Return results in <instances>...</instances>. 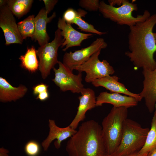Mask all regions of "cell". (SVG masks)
Here are the masks:
<instances>
[{
  "instance_id": "obj_31",
  "label": "cell",
  "mask_w": 156,
  "mask_h": 156,
  "mask_svg": "<svg viewBox=\"0 0 156 156\" xmlns=\"http://www.w3.org/2000/svg\"><path fill=\"white\" fill-rule=\"evenodd\" d=\"M9 151L8 150L3 147L0 148V156H9Z\"/></svg>"
},
{
  "instance_id": "obj_35",
  "label": "cell",
  "mask_w": 156,
  "mask_h": 156,
  "mask_svg": "<svg viewBox=\"0 0 156 156\" xmlns=\"http://www.w3.org/2000/svg\"><path fill=\"white\" fill-rule=\"evenodd\" d=\"M154 114L155 115V118H156V106L155 108V112H154Z\"/></svg>"
},
{
  "instance_id": "obj_17",
  "label": "cell",
  "mask_w": 156,
  "mask_h": 156,
  "mask_svg": "<svg viewBox=\"0 0 156 156\" xmlns=\"http://www.w3.org/2000/svg\"><path fill=\"white\" fill-rule=\"evenodd\" d=\"M48 14L45 8H43L34 18L35 30L32 40L37 41L40 46L48 42L50 37L47 32V25L56 16L55 12L49 17Z\"/></svg>"
},
{
  "instance_id": "obj_15",
  "label": "cell",
  "mask_w": 156,
  "mask_h": 156,
  "mask_svg": "<svg viewBox=\"0 0 156 156\" xmlns=\"http://www.w3.org/2000/svg\"><path fill=\"white\" fill-rule=\"evenodd\" d=\"M138 101L135 98L120 94L101 92L96 97V107L101 106L104 103L112 105L115 107H125L127 108L137 106Z\"/></svg>"
},
{
  "instance_id": "obj_24",
  "label": "cell",
  "mask_w": 156,
  "mask_h": 156,
  "mask_svg": "<svg viewBox=\"0 0 156 156\" xmlns=\"http://www.w3.org/2000/svg\"><path fill=\"white\" fill-rule=\"evenodd\" d=\"M24 151L28 156H38L40 153L41 146L37 141L31 140L25 144Z\"/></svg>"
},
{
  "instance_id": "obj_2",
  "label": "cell",
  "mask_w": 156,
  "mask_h": 156,
  "mask_svg": "<svg viewBox=\"0 0 156 156\" xmlns=\"http://www.w3.org/2000/svg\"><path fill=\"white\" fill-rule=\"evenodd\" d=\"M66 151L69 156H104L101 127L94 120L83 122L67 142Z\"/></svg>"
},
{
  "instance_id": "obj_9",
  "label": "cell",
  "mask_w": 156,
  "mask_h": 156,
  "mask_svg": "<svg viewBox=\"0 0 156 156\" xmlns=\"http://www.w3.org/2000/svg\"><path fill=\"white\" fill-rule=\"evenodd\" d=\"M107 46L103 38H98L86 47L73 52H66L63 56V63L73 71L75 67L83 64L96 52L105 49Z\"/></svg>"
},
{
  "instance_id": "obj_8",
  "label": "cell",
  "mask_w": 156,
  "mask_h": 156,
  "mask_svg": "<svg viewBox=\"0 0 156 156\" xmlns=\"http://www.w3.org/2000/svg\"><path fill=\"white\" fill-rule=\"evenodd\" d=\"M59 67L54 68L55 77L52 79L60 90L63 92L70 91L74 93H81L84 88L82 83V72L74 74L73 70L59 61Z\"/></svg>"
},
{
  "instance_id": "obj_18",
  "label": "cell",
  "mask_w": 156,
  "mask_h": 156,
  "mask_svg": "<svg viewBox=\"0 0 156 156\" xmlns=\"http://www.w3.org/2000/svg\"><path fill=\"white\" fill-rule=\"evenodd\" d=\"M28 89L23 85L12 86L5 78L0 77V101L2 102L16 101L23 97Z\"/></svg>"
},
{
  "instance_id": "obj_30",
  "label": "cell",
  "mask_w": 156,
  "mask_h": 156,
  "mask_svg": "<svg viewBox=\"0 0 156 156\" xmlns=\"http://www.w3.org/2000/svg\"><path fill=\"white\" fill-rule=\"evenodd\" d=\"M123 0H109L108 2L109 5H110L114 6L117 5L119 6H121Z\"/></svg>"
},
{
  "instance_id": "obj_6",
  "label": "cell",
  "mask_w": 156,
  "mask_h": 156,
  "mask_svg": "<svg viewBox=\"0 0 156 156\" xmlns=\"http://www.w3.org/2000/svg\"><path fill=\"white\" fill-rule=\"evenodd\" d=\"M64 39L61 34V30L57 29L55 31L54 38L51 42L39 47L36 50L39 59V70L42 78L45 79L50 74L56 64H58V51Z\"/></svg>"
},
{
  "instance_id": "obj_36",
  "label": "cell",
  "mask_w": 156,
  "mask_h": 156,
  "mask_svg": "<svg viewBox=\"0 0 156 156\" xmlns=\"http://www.w3.org/2000/svg\"><path fill=\"white\" fill-rule=\"evenodd\" d=\"M154 36L155 38V41L156 42V33H154Z\"/></svg>"
},
{
  "instance_id": "obj_33",
  "label": "cell",
  "mask_w": 156,
  "mask_h": 156,
  "mask_svg": "<svg viewBox=\"0 0 156 156\" xmlns=\"http://www.w3.org/2000/svg\"><path fill=\"white\" fill-rule=\"evenodd\" d=\"M146 156H156V147L150 152Z\"/></svg>"
},
{
  "instance_id": "obj_32",
  "label": "cell",
  "mask_w": 156,
  "mask_h": 156,
  "mask_svg": "<svg viewBox=\"0 0 156 156\" xmlns=\"http://www.w3.org/2000/svg\"><path fill=\"white\" fill-rule=\"evenodd\" d=\"M104 156H114L112 155H108L107 153ZM125 156H146L140 154L138 152Z\"/></svg>"
},
{
  "instance_id": "obj_37",
  "label": "cell",
  "mask_w": 156,
  "mask_h": 156,
  "mask_svg": "<svg viewBox=\"0 0 156 156\" xmlns=\"http://www.w3.org/2000/svg\"></svg>"
},
{
  "instance_id": "obj_21",
  "label": "cell",
  "mask_w": 156,
  "mask_h": 156,
  "mask_svg": "<svg viewBox=\"0 0 156 156\" xmlns=\"http://www.w3.org/2000/svg\"><path fill=\"white\" fill-rule=\"evenodd\" d=\"M156 147V120L154 114L151 126L147 134L145 143L138 153L140 155L147 156L148 153Z\"/></svg>"
},
{
  "instance_id": "obj_19",
  "label": "cell",
  "mask_w": 156,
  "mask_h": 156,
  "mask_svg": "<svg viewBox=\"0 0 156 156\" xmlns=\"http://www.w3.org/2000/svg\"><path fill=\"white\" fill-rule=\"evenodd\" d=\"M37 55L36 50L34 46L27 48L25 54L19 58L21 61V66L31 73L35 72L39 67V61Z\"/></svg>"
},
{
  "instance_id": "obj_26",
  "label": "cell",
  "mask_w": 156,
  "mask_h": 156,
  "mask_svg": "<svg viewBox=\"0 0 156 156\" xmlns=\"http://www.w3.org/2000/svg\"><path fill=\"white\" fill-rule=\"evenodd\" d=\"M77 15V10L71 8H68L64 13L62 18L67 23L71 25Z\"/></svg>"
},
{
  "instance_id": "obj_1",
  "label": "cell",
  "mask_w": 156,
  "mask_h": 156,
  "mask_svg": "<svg viewBox=\"0 0 156 156\" xmlns=\"http://www.w3.org/2000/svg\"><path fill=\"white\" fill-rule=\"evenodd\" d=\"M156 25V13L145 21L129 27V51L125 54L137 68L153 70L156 68L154 58L156 42L153 32Z\"/></svg>"
},
{
  "instance_id": "obj_13",
  "label": "cell",
  "mask_w": 156,
  "mask_h": 156,
  "mask_svg": "<svg viewBox=\"0 0 156 156\" xmlns=\"http://www.w3.org/2000/svg\"><path fill=\"white\" fill-rule=\"evenodd\" d=\"M78 97L79 103L76 114L69 126L76 129L79 123L84 120L88 111L96 107V97L94 91L89 88H84Z\"/></svg>"
},
{
  "instance_id": "obj_10",
  "label": "cell",
  "mask_w": 156,
  "mask_h": 156,
  "mask_svg": "<svg viewBox=\"0 0 156 156\" xmlns=\"http://www.w3.org/2000/svg\"><path fill=\"white\" fill-rule=\"evenodd\" d=\"M0 27L4 33L6 45L22 44L23 39L14 15L7 5L0 8Z\"/></svg>"
},
{
  "instance_id": "obj_27",
  "label": "cell",
  "mask_w": 156,
  "mask_h": 156,
  "mask_svg": "<svg viewBox=\"0 0 156 156\" xmlns=\"http://www.w3.org/2000/svg\"><path fill=\"white\" fill-rule=\"evenodd\" d=\"M48 86L44 83L38 84L33 88V92L35 95H38L40 93L48 91Z\"/></svg>"
},
{
  "instance_id": "obj_23",
  "label": "cell",
  "mask_w": 156,
  "mask_h": 156,
  "mask_svg": "<svg viewBox=\"0 0 156 156\" xmlns=\"http://www.w3.org/2000/svg\"><path fill=\"white\" fill-rule=\"evenodd\" d=\"M77 16L73 24L76 25L78 27V29L82 31L95 34L99 35L106 34V32H101L96 30L92 25L88 23L82 18V17H85L87 14V12L86 11L79 8L77 10Z\"/></svg>"
},
{
  "instance_id": "obj_4",
  "label": "cell",
  "mask_w": 156,
  "mask_h": 156,
  "mask_svg": "<svg viewBox=\"0 0 156 156\" xmlns=\"http://www.w3.org/2000/svg\"><path fill=\"white\" fill-rule=\"evenodd\" d=\"M149 129L127 118L125 121L120 144L112 155L125 156L138 152L143 146Z\"/></svg>"
},
{
  "instance_id": "obj_16",
  "label": "cell",
  "mask_w": 156,
  "mask_h": 156,
  "mask_svg": "<svg viewBox=\"0 0 156 156\" xmlns=\"http://www.w3.org/2000/svg\"><path fill=\"white\" fill-rule=\"evenodd\" d=\"M118 77L116 76L109 75L97 79L91 83L96 87H103L109 90L111 93L123 94L133 97L140 101L142 98L139 94L133 93L127 89L124 84L118 81Z\"/></svg>"
},
{
  "instance_id": "obj_20",
  "label": "cell",
  "mask_w": 156,
  "mask_h": 156,
  "mask_svg": "<svg viewBox=\"0 0 156 156\" xmlns=\"http://www.w3.org/2000/svg\"><path fill=\"white\" fill-rule=\"evenodd\" d=\"M33 0H7V5L13 14L18 18L30 10Z\"/></svg>"
},
{
  "instance_id": "obj_28",
  "label": "cell",
  "mask_w": 156,
  "mask_h": 156,
  "mask_svg": "<svg viewBox=\"0 0 156 156\" xmlns=\"http://www.w3.org/2000/svg\"><path fill=\"white\" fill-rule=\"evenodd\" d=\"M45 5V9L49 14L53 9L55 5L57 3V0H43Z\"/></svg>"
},
{
  "instance_id": "obj_12",
  "label": "cell",
  "mask_w": 156,
  "mask_h": 156,
  "mask_svg": "<svg viewBox=\"0 0 156 156\" xmlns=\"http://www.w3.org/2000/svg\"><path fill=\"white\" fill-rule=\"evenodd\" d=\"M142 73L144 77L143 89L139 94L144 99L146 106L151 113L156 105V68L153 70L143 69Z\"/></svg>"
},
{
  "instance_id": "obj_5",
  "label": "cell",
  "mask_w": 156,
  "mask_h": 156,
  "mask_svg": "<svg viewBox=\"0 0 156 156\" xmlns=\"http://www.w3.org/2000/svg\"><path fill=\"white\" fill-rule=\"evenodd\" d=\"M138 10L136 4L131 3L128 0H123L122 5L118 7L107 4L103 1H100L99 10L104 18L118 25L130 27L145 21L151 16L148 10H145L142 14L133 16V12Z\"/></svg>"
},
{
  "instance_id": "obj_3",
  "label": "cell",
  "mask_w": 156,
  "mask_h": 156,
  "mask_svg": "<svg viewBox=\"0 0 156 156\" xmlns=\"http://www.w3.org/2000/svg\"><path fill=\"white\" fill-rule=\"evenodd\" d=\"M127 109L113 107L103 120L101 134L107 154L113 153L120 144L124 123L127 118Z\"/></svg>"
},
{
  "instance_id": "obj_22",
  "label": "cell",
  "mask_w": 156,
  "mask_h": 156,
  "mask_svg": "<svg viewBox=\"0 0 156 156\" xmlns=\"http://www.w3.org/2000/svg\"><path fill=\"white\" fill-rule=\"evenodd\" d=\"M35 16L30 15L17 23L20 34L24 39L30 37L32 39L35 30Z\"/></svg>"
},
{
  "instance_id": "obj_14",
  "label": "cell",
  "mask_w": 156,
  "mask_h": 156,
  "mask_svg": "<svg viewBox=\"0 0 156 156\" xmlns=\"http://www.w3.org/2000/svg\"><path fill=\"white\" fill-rule=\"evenodd\" d=\"M49 135L42 143V146L45 151L48 150L51 142L55 139L56 140L54 142V146L56 148L59 149L61 147L62 142L71 138L77 131L69 125L64 128L59 127L53 120L49 119Z\"/></svg>"
},
{
  "instance_id": "obj_29",
  "label": "cell",
  "mask_w": 156,
  "mask_h": 156,
  "mask_svg": "<svg viewBox=\"0 0 156 156\" xmlns=\"http://www.w3.org/2000/svg\"><path fill=\"white\" fill-rule=\"evenodd\" d=\"M49 94L48 91L41 92L38 94L36 99H39L41 101H44L47 100L49 97Z\"/></svg>"
},
{
  "instance_id": "obj_34",
  "label": "cell",
  "mask_w": 156,
  "mask_h": 156,
  "mask_svg": "<svg viewBox=\"0 0 156 156\" xmlns=\"http://www.w3.org/2000/svg\"><path fill=\"white\" fill-rule=\"evenodd\" d=\"M7 3V0H0V7H1L4 6Z\"/></svg>"
},
{
  "instance_id": "obj_7",
  "label": "cell",
  "mask_w": 156,
  "mask_h": 156,
  "mask_svg": "<svg viewBox=\"0 0 156 156\" xmlns=\"http://www.w3.org/2000/svg\"><path fill=\"white\" fill-rule=\"evenodd\" d=\"M101 51L96 52L83 64L74 68L78 72H85V80L86 83H92L97 79L112 75L115 72L113 67L106 60H99Z\"/></svg>"
},
{
  "instance_id": "obj_11",
  "label": "cell",
  "mask_w": 156,
  "mask_h": 156,
  "mask_svg": "<svg viewBox=\"0 0 156 156\" xmlns=\"http://www.w3.org/2000/svg\"><path fill=\"white\" fill-rule=\"evenodd\" d=\"M58 29L61 30V34L64 41L61 46L65 47L62 50L66 51L70 48L80 46L82 42L93 36L91 33L85 34L75 29L71 25L67 23L62 18H59L57 24Z\"/></svg>"
},
{
  "instance_id": "obj_25",
  "label": "cell",
  "mask_w": 156,
  "mask_h": 156,
  "mask_svg": "<svg viewBox=\"0 0 156 156\" xmlns=\"http://www.w3.org/2000/svg\"><path fill=\"white\" fill-rule=\"evenodd\" d=\"M100 2L99 0H81L79 5L88 11H96L99 10Z\"/></svg>"
}]
</instances>
